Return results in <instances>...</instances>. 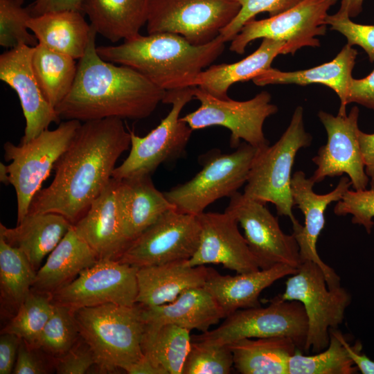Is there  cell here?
<instances>
[{
  "label": "cell",
  "mask_w": 374,
  "mask_h": 374,
  "mask_svg": "<svg viewBox=\"0 0 374 374\" xmlns=\"http://www.w3.org/2000/svg\"><path fill=\"white\" fill-rule=\"evenodd\" d=\"M53 306L51 296L30 292L4 332L15 334L33 347L51 317Z\"/></svg>",
  "instance_id": "37"
},
{
  "label": "cell",
  "mask_w": 374,
  "mask_h": 374,
  "mask_svg": "<svg viewBox=\"0 0 374 374\" xmlns=\"http://www.w3.org/2000/svg\"><path fill=\"white\" fill-rule=\"evenodd\" d=\"M280 297L298 301L308 318V335L303 350L319 353L330 341V329L343 323L345 312L351 301L349 292L341 285L330 288L322 269L315 262L305 261L290 275Z\"/></svg>",
  "instance_id": "10"
},
{
  "label": "cell",
  "mask_w": 374,
  "mask_h": 374,
  "mask_svg": "<svg viewBox=\"0 0 374 374\" xmlns=\"http://www.w3.org/2000/svg\"><path fill=\"white\" fill-rule=\"evenodd\" d=\"M53 305L51 317L33 347L60 357L74 346L80 334L73 312L66 307Z\"/></svg>",
  "instance_id": "38"
},
{
  "label": "cell",
  "mask_w": 374,
  "mask_h": 374,
  "mask_svg": "<svg viewBox=\"0 0 374 374\" xmlns=\"http://www.w3.org/2000/svg\"><path fill=\"white\" fill-rule=\"evenodd\" d=\"M240 5V10L234 19L222 28L220 35L225 42L232 41L247 21L264 12L269 17L285 12L303 0H234Z\"/></svg>",
  "instance_id": "41"
},
{
  "label": "cell",
  "mask_w": 374,
  "mask_h": 374,
  "mask_svg": "<svg viewBox=\"0 0 374 374\" xmlns=\"http://www.w3.org/2000/svg\"><path fill=\"white\" fill-rule=\"evenodd\" d=\"M98 260L96 253L75 232L72 224L37 271L33 287L40 293L51 295Z\"/></svg>",
  "instance_id": "28"
},
{
  "label": "cell",
  "mask_w": 374,
  "mask_h": 374,
  "mask_svg": "<svg viewBox=\"0 0 374 374\" xmlns=\"http://www.w3.org/2000/svg\"><path fill=\"white\" fill-rule=\"evenodd\" d=\"M355 103L374 110V69L361 79L353 78L348 89L347 104Z\"/></svg>",
  "instance_id": "45"
},
{
  "label": "cell",
  "mask_w": 374,
  "mask_h": 374,
  "mask_svg": "<svg viewBox=\"0 0 374 374\" xmlns=\"http://www.w3.org/2000/svg\"><path fill=\"white\" fill-rule=\"evenodd\" d=\"M24 0H0V45L9 49L21 45L35 46L38 41L29 32L27 22L33 17Z\"/></svg>",
  "instance_id": "39"
},
{
  "label": "cell",
  "mask_w": 374,
  "mask_h": 374,
  "mask_svg": "<svg viewBox=\"0 0 374 374\" xmlns=\"http://www.w3.org/2000/svg\"><path fill=\"white\" fill-rule=\"evenodd\" d=\"M34 46L21 45L0 55V79L17 93L26 121L21 142L37 137L60 118L45 97L34 73Z\"/></svg>",
  "instance_id": "20"
},
{
  "label": "cell",
  "mask_w": 374,
  "mask_h": 374,
  "mask_svg": "<svg viewBox=\"0 0 374 374\" xmlns=\"http://www.w3.org/2000/svg\"><path fill=\"white\" fill-rule=\"evenodd\" d=\"M28 347L29 346L21 339L12 373L15 374L46 373L44 366Z\"/></svg>",
  "instance_id": "47"
},
{
  "label": "cell",
  "mask_w": 374,
  "mask_h": 374,
  "mask_svg": "<svg viewBox=\"0 0 374 374\" xmlns=\"http://www.w3.org/2000/svg\"><path fill=\"white\" fill-rule=\"evenodd\" d=\"M84 0H35L28 7L33 17L44 13L73 10L82 12Z\"/></svg>",
  "instance_id": "48"
},
{
  "label": "cell",
  "mask_w": 374,
  "mask_h": 374,
  "mask_svg": "<svg viewBox=\"0 0 374 374\" xmlns=\"http://www.w3.org/2000/svg\"><path fill=\"white\" fill-rule=\"evenodd\" d=\"M36 273L24 253L0 237V286L2 296L19 307L30 294Z\"/></svg>",
  "instance_id": "36"
},
{
  "label": "cell",
  "mask_w": 374,
  "mask_h": 374,
  "mask_svg": "<svg viewBox=\"0 0 374 374\" xmlns=\"http://www.w3.org/2000/svg\"><path fill=\"white\" fill-rule=\"evenodd\" d=\"M326 24L331 30L342 34L347 39V44L362 48L369 60L374 62V24H357L348 16L337 12L327 16Z\"/></svg>",
  "instance_id": "43"
},
{
  "label": "cell",
  "mask_w": 374,
  "mask_h": 374,
  "mask_svg": "<svg viewBox=\"0 0 374 374\" xmlns=\"http://www.w3.org/2000/svg\"><path fill=\"white\" fill-rule=\"evenodd\" d=\"M225 43L220 35L195 46L177 34H139L117 46H96V51L103 60L131 67L168 91L193 87L197 75L224 52Z\"/></svg>",
  "instance_id": "3"
},
{
  "label": "cell",
  "mask_w": 374,
  "mask_h": 374,
  "mask_svg": "<svg viewBox=\"0 0 374 374\" xmlns=\"http://www.w3.org/2000/svg\"><path fill=\"white\" fill-rule=\"evenodd\" d=\"M334 213L338 216L351 215L353 224L362 225L370 234L374 226V188L367 190H348L337 202Z\"/></svg>",
  "instance_id": "42"
},
{
  "label": "cell",
  "mask_w": 374,
  "mask_h": 374,
  "mask_svg": "<svg viewBox=\"0 0 374 374\" xmlns=\"http://www.w3.org/2000/svg\"><path fill=\"white\" fill-rule=\"evenodd\" d=\"M358 139L365 172L369 178L371 188H374V133L367 134L359 130Z\"/></svg>",
  "instance_id": "49"
},
{
  "label": "cell",
  "mask_w": 374,
  "mask_h": 374,
  "mask_svg": "<svg viewBox=\"0 0 374 374\" xmlns=\"http://www.w3.org/2000/svg\"><path fill=\"white\" fill-rule=\"evenodd\" d=\"M193 99L194 87L166 91L162 103L172 105L170 111L146 136L141 137L130 131V153L115 168L112 177L121 180L151 176L161 164L181 157L193 130L179 115L184 107Z\"/></svg>",
  "instance_id": "8"
},
{
  "label": "cell",
  "mask_w": 374,
  "mask_h": 374,
  "mask_svg": "<svg viewBox=\"0 0 374 374\" xmlns=\"http://www.w3.org/2000/svg\"><path fill=\"white\" fill-rule=\"evenodd\" d=\"M186 261L138 268L136 304L161 305L172 302L187 290L203 287L209 267H191Z\"/></svg>",
  "instance_id": "23"
},
{
  "label": "cell",
  "mask_w": 374,
  "mask_h": 374,
  "mask_svg": "<svg viewBox=\"0 0 374 374\" xmlns=\"http://www.w3.org/2000/svg\"><path fill=\"white\" fill-rule=\"evenodd\" d=\"M328 347L315 355L295 351L290 357L288 374H354L358 368L349 356L347 340L337 328H331Z\"/></svg>",
  "instance_id": "35"
},
{
  "label": "cell",
  "mask_w": 374,
  "mask_h": 374,
  "mask_svg": "<svg viewBox=\"0 0 374 374\" xmlns=\"http://www.w3.org/2000/svg\"><path fill=\"white\" fill-rule=\"evenodd\" d=\"M21 339L15 334L3 332L0 337V374L13 371Z\"/></svg>",
  "instance_id": "46"
},
{
  "label": "cell",
  "mask_w": 374,
  "mask_h": 374,
  "mask_svg": "<svg viewBox=\"0 0 374 374\" xmlns=\"http://www.w3.org/2000/svg\"><path fill=\"white\" fill-rule=\"evenodd\" d=\"M141 308L146 325L172 323L202 333L226 317L222 308L204 287L187 290L172 302L164 305Z\"/></svg>",
  "instance_id": "26"
},
{
  "label": "cell",
  "mask_w": 374,
  "mask_h": 374,
  "mask_svg": "<svg viewBox=\"0 0 374 374\" xmlns=\"http://www.w3.org/2000/svg\"><path fill=\"white\" fill-rule=\"evenodd\" d=\"M338 0H303L278 15L260 20L251 19L231 41L230 51L243 54L247 45L259 38L285 42L281 54L294 55L303 47H319L317 36L326 33V17Z\"/></svg>",
  "instance_id": "13"
},
{
  "label": "cell",
  "mask_w": 374,
  "mask_h": 374,
  "mask_svg": "<svg viewBox=\"0 0 374 374\" xmlns=\"http://www.w3.org/2000/svg\"><path fill=\"white\" fill-rule=\"evenodd\" d=\"M285 42L263 38L259 47L242 60L231 64H213L199 73L193 83L212 96L226 100L229 88L235 82L253 80L270 69L274 58L281 54Z\"/></svg>",
  "instance_id": "29"
},
{
  "label": "cell",
  "mask_w": 374,
  "mask_h": 374,
  "mask_svg": "<svg viewBox=\"0 0 374 374\" xmlns=\"http://www.w3.org/2000/svg\"><path fill=\"white\" fill-rule=\"evenodd\" d=\"M117 180L118 208L125 235L130 242L163 213L175 208L164 193L155 188L150 175Z\"/></svg>",
  "instance_id": "24"
},
{
  "label": "cell",
  "mask_w": 374,
  "mask_h": 374,
  "mask_svg": "<svg viewBox=\"0 0 374 374\" xmlns=\"http://www.w3.org/2000/svg\"><path fill=\"white\" fill-rule=\"evenodd\" d=\"M0 181L4 184H10L9 172L7 165L0 163Z\"/></svg>",
  "instance_id": "53"
},
{
  "label": "cell",
  "mask_w": 374,
  "mask_h": 374,
  "mask_svg": "<svg viewBox=\"0 0 374 374\" xmlns=\"http://www.w3.org/2000/svg\"><path fill=\"white\" fill-rule=\"evenodd\" d=\"M27 24L38 44L75 60L84 55L91 27L82 12L64 10L44 13L32 17Z\"/></svg>",
  "instance_id": "31"
},
{
  "label": "cell",
  "mask_w": 374,
  "mask_h": 374,
  "mask_svg": "<svg viewBox=\"0 0 374 374\" xmlns=\"http://www.w3.org/2000/svg\"><path fill=\"white\" fill-rule=\"evenodd\" d=\"M359 110L353 107L348 114L334 116L320 110L318 116L327 133V143L312 161L317 168L310 179L316 184L330 177L347 175L354 190L366 189L369 178L365 172L358 134Z\"/></svg>",
  "instance_id": "17"
},
{
  "label": "cell",
  "mask_w": 374,
  "mask_h": 374,
  "mask_svg": "<svg viewBox=\"0 0 374 374\" xmlns=\"http://www.w3.org/2000/svg\"><path fill=\"white\" fill-rule=\"evenodd\" d=\"M194 99L200 102L199 108L181 118L193 130L222 126L231 132V148H237L241 139L258 150L269 145L263 124L278 112V107L271 103L268 91H262L248 100L237 101L215 98L194 87Z\"/></svg>",
  "instance_id": "12"
},
{
  "label": "cell",
  "mask_w": 374,
  "mask_h": 374,
  "mask_svg": "<svg viewBox=\"0 0 374 374\" xmlns=\"http://www.w3.org/2000/svg\"><path fill=\"white\" fill-rule=\"evenodd\" d=\"M190 331L172 323L159 326L145 324L141 343L143 355L166 374H182L192 343Z\"/></svg>",
  "instance_id": "33"
},
{
  "label": "cell",
  "mask_w": 374,
  "mask_h": 374,
  "mask_svg": "<svg viewBox=\"0 0 374 374\" xmlns=\"http://www.w3.org/2000/svg\"><path fill=\"white\" fill-rule=\"evenodd\" d=\"M138 268L114 259H100L51 296L55 305L75 311L107 303L136 305Z\"/></svg>",
  "instance_id": "15"
},
{
  "label": "cell",
  "mask_w": 374,
  "mask_h": 374,
  "mask_svg": "<svg viewBox=\"0 0 374 374\" xmlns=\"http://www.w3.org/2000/svg\"><path fill=\"white\" fill-rule=\"evenodd\" d=\"M258 150L246 142L232 153L212 150L199 158L202 168L194 177L163 193L178 211L198 216L208 205L231 197L247 183Z\"/></svg>",
  "instance_id": "6"
},
{
  "label": "cell",
  "mask_w": 374,
  "mask_h": 374,
  "mask_svg": "<svg viewBox=\"0 0 374 374\" xmlns=\"http://www.w3.org/2000/svg\"><path fill=\"white\" fill-rule=\"evenodd\" d=\"M312 140L305 129L303 109L298 106L280 139L258 150L243 194L265 204H273L277 214L288 217L292 223L297 220L292 212V170L297 152L310 146Z\"/></svg>",
  "instance_id": "5"
},
{
  "label": "cell",
  "mask_w": 374,
  "mask_h": 374,
  "mask_svg": "<svg viewBox=\"0 0 374 374\" xmlns=\"http://www.w3.org/2000/svg\"><path fill=\"white\" fill-rule=\"evenodd\" d=\"M228 346L233 367L242 374H288L289 360L296 348L286 337L242 339Z\"/></svg>",
  "instance_id": "32"
},
{
  "label": "cell",
  "mask_w": 374,
  "mask_h": 374,
  "mask_svg": "<svg viewBox=\"0 0 374 374\" xmlns=\"http://www.w3.org/2000/svg\"><path fill=\"white\" fill-rule=\"evenodd\" d=\"M199 235L197 217L173 208L132 240L117 260L136 268L188 260L197 249Z\"/></svg>",
  "instance_id": "14"
},
{
  "label": "cell",
  "mask_w": 374,
  "mask_h": 374,
  "mask_svg": "<svg viewBox=\"0 0 374 374\" xmlns=\"http://www.w3.org/2000/svg\"><path fill=\"white\" fill-rule=\"evenodd\" d=\"M233 366V355L228 345L192 340L182 374H229Z\"/></svg>",
  "instance_id": "40"
},
{
  "label": "cell",
  "mask_w": 374,
  "mask_h": 374,
  "mask_svg": "<svg viewBox=\"0 0 374 374\" xmlns=\"http://www.w3.org/2000/svg\"><path fill=\"white\" fill-rule=\"evenodd\" d=\"M130 144V131L121 118L81 123L55 164L53 181L37 193L29 213H55L76 222L109 184L118 159Z\"/></svg>",
  "instance_id": "1"
},
{
  "label": "cell",
  "mask_w": 374,
  "mask_h": 374,
  "mask_svg": "<svg viewBox=\"0 0 374 374\" xmlns=\"http://www.w3.org/2000/svg\"><path fill=\"white\" fill-rule=\"evenodd\" d=\"M240 10L234 0H150L147 32L177 34L193 45H205L220 35Z\"/></svg>",
  "instance_id": "11"
},
{
  "label": "cell",
  "mask_w": 374,
  "mask_h": 374,
  "mask_svg": "<svg viewBox=\"0 0 374 374\" xmlns=\"http://www.w3.org/2000/svg\"><path fill=\"white\" fill-rule=\"evenodd\" d=\"M197 217L200 224L199 244L194 255L186 261V265L222 264L238 274L260 269L232 215L226 211L203 212Z\"/></svg>",
  "instance_id": "19"
},
{
  "label": "cell",
  "mask_w": 374,
  "mask_h": 374,
  "mask_svg": "<svg viewBox=\"0 0 374 374\" xmlns=\"http://www.w3.org/2000/svg\"><path fill=\"white\" fill-rule=\"evenodd\" d=\"M296 271V268L280 264L267 269L230 276L222 275L209 267L204 287L215 299L226 317L240 309L261 306V292L276 280Z\"/></svg>",
  "instance_id": "22"
},
{
  "label": "cell",
  "mask_w": 374,
  "mask_h": 374,
  "mask_svg": "<svg viewBox=\"0 0 374 374\" xmlns=\"http://www.w3.org/2000/svg\"><path fill=\"white\" fill-rule=\"evenodd\" d=\"M73 224L55 213H28L16 227L0 224V237L21 251L36 270Z\"/></svg>",
  "instance_id": "27"
},
{
  "label": "cell",
  "mask_w": 374,
  "mask_h": 374,
  "mask_svg": "<svg viewBox=\"0 0 374 374\" xmlns=\"http://www.w3.org/2000/svg\"><path fill=\"white\" fill-rule=\"evenodd\" d=\"M118 180L112 177L100 194L73 226L100 259L117 260L130 244L117 204Z\"/></svg>",
  "instance_id": "21"
},
{
  "label": "cell",
  "mask_w": 374,
  "mask_h": 374,
  "mask_svg": "<svg viewBox=\"0 0 374 374\" xmlns=\"http://www.w3.org/2000/svg\"><path fill=\"white\" fill-rule=\"evenodd\" d=\"M96 364L93 355L89 347L75 345L64 355L60 357L56 364L57 373L83 374Z\"/></svg>",
  "instance_id": "44"
},
{
  "label": "cell",
  "mask_w": 374,
  "mask_h": 374,
  "mask_svg": "<svg viewBox=\"0 0 374 374\" xmlns=\"http://www.w3.org/2000/svg\"><path fill=\"white\" fill-rule=\"evenodd\" d=\"M364 0H341L340 7L337 12L350 18L355 17L362 10Z\"/></svg>",
  "instance_id": "52"
},
{
  "label": "cell",
  "mask_w": 374,
  "mask_h": 374,
  "mask_svg": "<svg viewBox=\"0 0 374 374\" xmlns=\"http://www.w3.org/2000/svg\"><path fill=\"white\" fill-rule=\"evenodd\" d=\"M357 51L346 44L331 61L304 70L282 71L271 67L260 73L252 80L258 86L294 84L306 86L321 84L332 89L340 100L338 114L346 115L348 89Z\"/></svg>",
  "instance_id": "25"
},
{
  "label": "cell",
  "mask_w": 374,
  "mask_h": 374,
  "mask_svg": "<svg viewBox=\"0 0 374 374\" xmlns=\"http://www.w3.org/2000/svg\"><path fill=\"white\" fill-rule=\"evenodd\" d=\"M224 211L232 215L243 229L260 269L280 264L297 269L302 263L294 235L282 231L278 218L265 204L236 192L230 197Z\"/></svg>",
  "instance_id": "16"
},
{
  "label": "cell",
  "mask_w": 374,
  "mask_h": 374,
  "mask_svg": "<svg viewBox=\"0 0 374 374\" xmlns=\"http://www.w3.org/2000/svg\"><path fill=\"white\" fill-rule=\"evenodd\" d=\"M150 0H84L85 13L97 34L117 42L139 35L147 23Z\"/></svg>",
  "instance_id": "30"
},
{
  "label": "cell",
  "mask_w": 374,
  "mask_h": 374,
  "mask_svg": "<svg viewBox=\"0 0 374 374\" xmlns=\"http://www.w3.org/2000/svg\"><path fill=\"white\" fill-rule=\"evenodd\" d=\"M269 301L265 308L235 311L217 328L191 335L192 340L224 346L242 339L286 337L296 348L303 350L308 324L303 304L298 301L283 300L279 294Z\"/></svg>",
  "instance_id": "9"
},
{
  "label": "cell",
  "mask_w": 374,
  "mask_h": 374,
  "mask_svg": "<svg viewBox=\"0 0 374 374\" xmlns=\"http://www.w3.org/2000/svg\"><path fill=\"white\" fill-rule=\"evenodd\" d=\"M346 348L349 356L358 368V371H360L362 374H374V361L370 359L365 354L361 353V343H357L354 346H351L347 341Z\"/></svg>",
  "instance_id": "50"
},
{
  "label": "cell",
  "mask_w": 374,
  "mask_h": 374,
  "mask_svg": "<svg viewBox=\"0 0 374 374\" xmlns=\"http://www.w3.org/2000/svg\"><path fill=\"white\" fill-rule=\"evenodd\" d=\"M91 27L72 87L55 107L57 115L80 122L148 117L162 102L166 91L131 67L103 60L96 51L97 33Z\"/></svg>",
  "instance_id": "2"
},
{
  "label": "cell",
  "mask_w": 374,
  "mask_h": 374,
  "mask_svg": "<svg viewBox=\"0 0 374 374\" xmlns=\"http://www.w3.org/2000/svg\"><path fill=\"white\" fill-rule=\"evenodd\" d=\"M315 183L307 178L304 172L296 171L292 177L291 191L294 205L304 215V225L298 220L292 224V234L299 247L301 262L312 261L323 270L330 288L340 285V277L335 271L326 264L317 249V240L325 226V211L332 202L339 201L352 186L348 177H342L332 191L317 194L313 190Z\"/></svg>",
  "instance_id": "18"
},
{
  "label": "cell",
  "mask_w": 374,
  "mask_h": 374,
  "mask_svg": "<svg viewBox=\"0 0 374 374\" xmlns=\"http://www.w3.org/2000/svg\"><path fill=\"white\" fill-rule=\"evenodd\" d=\"M125 371L129 374H166L162 368L144 355Z\"/></svg>",
  "instance_id": "51"
},
{
  "label": "cell",
  "mask_w": 374,
  "mask_h": 374,
  "mask_svg": "<svg viewBox=\"0 0 374 374\" xmlns=\"http://www.w3.org/2000/svg\"><path fill=\"white\" fill-rule=\"evenodd\" d=\"M80 125L79 121L66 120L57 128L46 129L29 141L3 144L5 159L11 161L7 166L10 184L17 195V224L28 214L42 183L71 144Z\"/></svg>",
  "instance_id": "7"
},
{
  "label": "cell",
  "mask_w": 374,
  "mask_h": 374,
  "mask_svg": "<svg viewBox=\"0 0 374 374\" xmlns=\"http://www.w3.org/2000/svg\"><path fill=\"white\" fill-rule=\"evenodd\" d=\"M32 66L45 97L55 108L72 87L78 63L69 55L38 44L33 47Z\"/></svg>",
  "instance_id": "34"
},
{
  "label": "cell",
  "mask_w": 374,
  "mask_h": 374,
  "mask_svg": "<svg viewBox=\"0 0 374 374\" xmlns=\"http://www.w3.org/2000/svg\"><path fill=\"white\" fill-rule=\"evenodd\" d=\"M73 312L80 335L102 371H126L143 357L141 305L107 303Z\"/></svg>",
  "instance_id": "4"
}]
</instances>
